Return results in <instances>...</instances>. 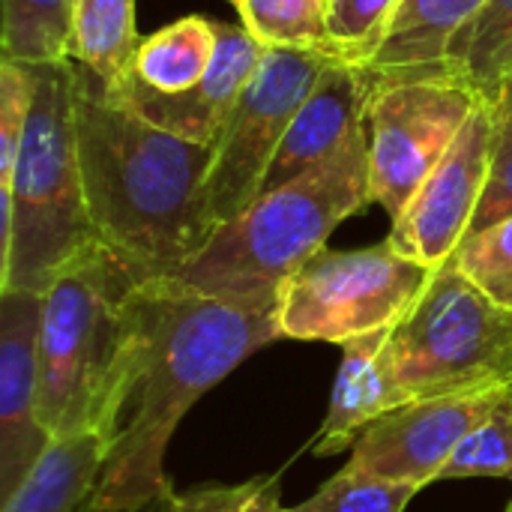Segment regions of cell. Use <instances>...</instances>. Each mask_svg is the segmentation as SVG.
Segmentation results:
<instances>
[{"mask_svg":"<svg viewBox=\"0 0 512 512\" xmlns=\"http://www.w3.org/2000/svg\"><path fill=\"white\" fill-rule=\"evenodd\" d=\"M282 339L279 303L207 294L177 276L138 282L102 414L108 459L90 495L99 507H135L171 489L165 453L189 408Z\"/></svg>","mask_w":512,"mask_h":512,"instance_id":"cell-1","label":"cell"},{"mask_svg":"<svg viewBox=\"0 0 512 512\" xmlns=\"http://www.w3.org/2000/svg\"><path fill=\"white\" fill-rule=\"evenodd\" d=\"M75 66V135L87 210L138 282L180 276L216 234L207 177L213 147L147 123Z\"/></svg>","mask_w":512,"mask_h":512,"instance_id":"cell-2","label":"cell"},{"mask_svg":"<svg viewBox=\"0 0 512 512\" xmlns=\"http://www.w3.org/2000/svg\"><path fill=\"white\" fill-rule=\"evenodd\" d=\"M33 105L9 189L0 195V294H45L99 243L78 159L72 60L27 63Z\"/></svg>","mask_w":512,"mask_h":512,"instance_id":"cell-3","label":"cell"},{"mask_svg":"<svg viewBox=\"0 0 512 512\" xmlns=\"http://www.w3.org/2000/svg\"><path fill=\"white\" fill-rule=\"evenodd\" d=\"M372 201L369 129L360 126L342 150L303 177L261 192L237 219L216 228L210 243L177 279L237 297L279 303L291 276L327 249V237Z\"/></svg>","mask_w":512,"mask_h":512,"instance_id":"cell-4","label":"cell"},{"mask_svg":"<svg viewBox=\"0 0 512 512\" xmlns=\"http://www.w3.org/2000/svg\"><path fill=\"white\" fill-rule=\"evenodd\" d=\"M135 285V273L96 243L42 294L39 423L51 441L99 432Z\"/></svg>","mask_w":512,"mask_h":512,"instance_id":"cell-5","label":"cell"},{"mask_svg":"<svg viewBox=\"0 0 512 512\" xmlns=\"http://www.w3.org/2000/svg\"><path fill=\"white\" fill-rule=\"evenodd\" d=\"M390 363L408 402L512 390V306L447 264L390 327Z\"/></svg>","mask_w":512,"mask_h":512,"instance_id":"cell-6","label":"cell"},{"mask_svg":"<svg viewBox=\"0 0 512 512\" xmlns=\"http://www.w3.org/2000/svg\"><path fill=\"white\" fill-rule=\"evenodd\" d=\"M432 270L390 240L366 249H321L282 288L279 333L282 339L345 345L390 330L417 303Z\"/></svg>","mask_w":512,"mask_h":512,"instance_id":"cell-7","label":"cell"},{"mask_svg":"<svg viewBox=\"0 0 512 512\" xmlns=\"http://www.w3.org/2000/svg\"><path fill=\"white\" fill-rule=\"evenodd\" d=\"M480 102L459 72L375 75L366 111L369 180L372 201L390 219L402 216Z\"/></svg>","mask_w":512,"mask_h":512,"instance_id":"cell-8","label":"cell"},{"mask_svg":"<svg viewBox=\"0 0 512 512\" xmlns=\"http://www.w3.org/2000/svg\"><path fill=\"white\" fill-rule=\"evenodd\" d=\"M333 60L339 57L297 48H270L264 54L213 141L207 198L216 228L237 219L261 195L294 114Z\"/></svg>","mask_w":512,"mask_h":512,"instance_id":"cell-9","label":"cell"},{"mask_svg":"<svg viewBox=\"0 0 512 512\" xmlns=\"http://www.w3.org/2000/svg\"><path fill=\"white\" fill-rule=\"evenodd\" d=\"M492 153L495 111L489 102H480V108L471 114L447 156L426 177V183L417 189L402 216L393 219V231L387 240L402 255L426 267L447 264L471 231L489 177Z\"/></svg>","mask_w":512,"mask_h":512,"instance_id":"cell-10","label":"cell"},{"mask_svg":"<svg viewBox=\"0 0 512 512\" xmlns=\"http://www.w3.org/2000/svg\"><path fill=\"white\" fill-rule=\"evenodd\" d=\"M512 396V390L414 399L375 420L351 450V465L420 489L438 483L462 441Z\"/></svg>","mask_w":512,"mask_h":512,"instance_id":"cell-11","label":"cell"},{"mask_svg":"<svg viewBox=\"0 0 512 512\" xmlns=\"http://www.w3.org/2000/svg\"><path fill=\"white\" fill-rule=\"evenodd\" d=\"M39 315V294H0V501L51 444L39 423Z\"/></svg>","mask_w":512,"mask_h":512,"instance_id":"cell-12","label":"cell"},{"mask_svg":"<svg viewBox=\"0 0 512 512\" xmlns=\"http://www.w3.org/2000/svg\"><path fill=\"white\" fill-rule=\"evenodd\" d=\"M216 27H219V48H216L213 66L207 69L201 84H195L192 90L180 96H162L126 78L120 87L105 90V93L117 99L120 105L132 108L135 114H141L147 123L165 132H174L180 138L213 147L228 111L234 108L246 84L255 78L264 54L270 51L243 24L216 21Z\"/></svg>","mask_w":512,"mask_h":512,"instance_id":"cell-13","label":"cell"},{"mask_svg":"<svg viewBox=\"0 0 512 512\" xmlns=\"http://www.w3.org/2000/svg\"><path fill=\"white\" fill-rule=\"evenodd\" d=\"M375 93V75L363 66L333 60L318 78L315 90L306 96L294 114L279 153L264 177V189H279L348 144V138L366 126L369 99Z\"/></svg>","mask_w":512,"mask_h":512,"instance_id":"cell-14","label":"cell"},{"mask_svg":"<svg viewBox=\"0 0 512 512\" xmlns=\"http://www.w3.org/2000/svg\"><path fill=\"white\" fill-rule=\"evenodd\" d=\"M387 339L390 330H381L342 345V363L333 381L330 408L309 444L315 456L354 450L360 435L375 420L408 402L396 384Z\"/></svg>","mask_w":512,"mask_h":512,"instance_id":"cell-15","label":"cell"},{"mask_svg":"<svg viewBox=\"0 0 512 512\" xmlns=\"http://www.w3.org/2000/svg\"><path fill=\"white\" fill-rule=\"evenodd\" d=\"M486 0H399L381 48L363 66L372 75L456 72L453 48Z\"/></svg>","mask_w":512,"mask_h":512,"instance_id":"cell-16","label":"cell"},{"mask_svg":"<svg viewBox=\"0 0 512 512\" xmlns=\"http://www.w3.org/2000/svg\"><path fill=\"white\" fill-rule=\"evenodd\" d=\"M108 459L102 432H81L51 441L0 512H81L90 501Z\"/></svg>","mask_w":512,"mask_h":512,"instance_id":"cell-17","label":"cell"},{"mask_svg":"<svg viewBox=\"0 0 512 512\" xmlns=\"http://www.w3.org/2000/svg\"><path fill=\"white\" fill-rule=\"evenodd\" d=\"M219 48V27L204 15H186L141 39L132 81L162 96H180L201 84Z\"/></svg>","mask_w":512,"mask_h":512,"instance_id":"cell-18","label":"cell"},{"mask_svg":"<svg viewBox=\"0 0 512 512\" xmlns=\"http://www.w3.org/2000/svg\"><path fill=\"white\" fill-rule=\"evenodd\" d=\"M135 0H78L72 18L69 60L93 72L105 90L120 87L132 75L138 54Z\"/></svg>","mask_w":512,"mask_h":512,"instance_id":"cell-19","label":"cell"},{"mask_svg":"<svg viewBox=\"0 0 512 512\" xmlns=\"http://www.w3.org/2000/svg\"><path fill=\"white\" fill-rule=\"evenodd\" d=\"M453 69L495 105L512 78V0H486L453 48Z\"/></svg>","mask_w":512,"mask_h":512,"instance_id":"cell-20","label":"cell"},{"mask_svg":"<svg viewBox=\"0 0 512 512\" xmlns=\"http://www.w3.org/2000/svg\"><path fill=\"white\" fill-rule=\"evenodd\" d=\"M3 60L54 63L69 60L72 18L78 0H0Z\"/></svg>","mask_w":512,"mask_h":512,"instance_id":"cell-21","label":"cell"},{"mask_svg":"<svg viewBox=\"0 0 512 512\" xmlns=\"http://www.w3.org/2000/svg\"><path fill=\"white\" fill-rule=\"evenodd\" d=\"M240 24L267 48L333 54L324 0H234Z\"/></svg>","mask_w":512,"mask_h":512,"instance_id":"cell-22","label":"cell"},{"mask_svg":"<svg viewBox=\"0 0 512 512\" xmlns=\"http://www.w3.org/2000/svg\"><path fill=\"white\" fill-rule=\"evenodd\" d=\"M420 492L423 489L414 483L384 480L348 462L291 512H405Z\"/></svg>","mask_w":512,"mask_h":512,"instance_id":"cell-23","label":"cell"},{"mask_svg":"<svg viewBox=\"0 0 512 512\" xmlns=\"http://www.w3.org/2000/svg\"><path fill=\"white\" fill-rule=\"evenodd\" d=\"M468 477H498L512 483V396L462 441L444 465L438 483Z\"/></svg>","mask_w":512,"mask_h":512,"instance_id":"cell-24","label":"cell"},{"mask_svg":"<svg viewBox=\"0 0 512 512\" xmlns=\"http://www.w3.org/2000/svg\"><path fill=\"white\" fill-rule=\"evenodd\" d=\"M399 0H342L327 9V27L339 60L366 66L384 42Z\"/></svg>","mask_w":512,"mask_h":512,"instance_id":"cell-25","label":"cell"},{"mask_svg":"<svg viewBox=\"0 0 512 512\" xmlns=\"http://www.w3.org/2000/svg\"><path fill=\"white\" fill-rule=\"evenodd\" d=\"M453 261L483 291H489L504 306H512V219L483 234L465 237Z\"/></svg>","mask_w":512,"mask_h":512,"instance_id":"cell-26","label":"cell"},{"mask_svg":"<svg viewBox=\"0 0 512 512\" xmlns=\"http://www.w3.org/2000/svg\"><path fill=\"white\" fill-rule=\"evenodd\" d=\"M174 512H291L282 504L279 477H249L243 483H204L174 492Z\"/></svg>","mask_w":512,"mask_h":512,"instance_id":"cell-27","label":"cell"},{"mask_svg":"<svg viewBox=\"0 0 512 512\" xmlns=\"http://www.w3.org/2000/svg\"><path fill=\"white\" fill-rule=\"evenodd\" d=\"M507 219H512V138L495 132V153H492L489 177H486L468 237L483 234Z\"/></svg>","mask_w":512,"mask_h":512,"instance_id":"cell-28","label":"cell"},{"mask_svg":"<svg viewBox=\"0 0 512 512\" xmlns=\"http://www.w3.org/2000/svg\"><path fill=\"white\" fill-rule=\"evenodd\" d=\"M81 512H174V489H168L144 504H135V507H99V504L87 501Z\"/></svg>","mask_w":512,"mask_h":512,"instance_id":"cell-29","label":"cell"},{"mask_svg":"<svg viewBox=\"0 0 512 512\" xmlns=\"http://www.w3.org/2000/svg\"><path fill=\"white\" fill-rule=\"evenodd\" d=\"M495 111V132L504 135V138H512V78L504 84L498 102L492 105Z\"/></svg>","mask_w":512,"mask_h":512,"instance_id":"cell-30","label":"cell"},{"mask_svg":"<svg viewBox=\"0 0 512 512\" xmlns=\"http://www.w3.org/2000/svg\"><path fill=\"white\" fill-rule=\"evenodd\" d=\"M324 3H327V9H333V6H336V3H342V0H324Z\"/></svg>","mask_w":512,"mask_h":512,"instance_id":"cell-31","label":"cell"},{"mask_svg":"<svg viewBox=\"0 0 512 512\" xmlns=\"http://www.w3.org/2000/svg\"><path fill=\"white\" fill-rule=\"evenodd\" d=\"M504 512H512V501H510V504H507V510H504Z\"/></svg>","mask_w":512,"mask_h":512,"instance_id":"cell-32","label":"cell"},{"mask_svg":"<svg viewBox=\"0 0 512 512\" xmlns=\"http://www.w3.org/2000/svg\"><path fill=\"white\" fill-rule=\"evenodd\" d=\"M231 3H234V0H231Z\"/></svg>","mask_w":512,"mask_h":512,"instance_id":"cell-33","label":"cell"}]
</instances>
